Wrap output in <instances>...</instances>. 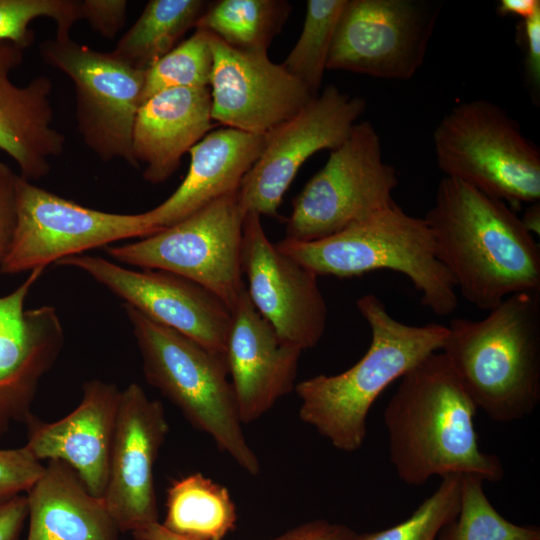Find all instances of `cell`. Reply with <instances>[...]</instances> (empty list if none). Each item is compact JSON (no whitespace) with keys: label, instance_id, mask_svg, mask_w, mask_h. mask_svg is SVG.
<instances>
[{"label":"cell","instance_id":"cell-28","mask_svg":"<svg viewBox=\"0 0 540 540\" xmlns=\"http://www.w3.org/2000/svg\"><path fill=\"white\" fill-rule=\"evenodd\" d=\"M483 483L477 476L462 475L459 512L437 540H540L538 526L517 525L503 517L487 498Z\"/></svg>","mask_w":540,"mask_h":540},{"label":"cell","instance_id":"cell-34","mask_svg":"<svg viewBox=\"0 0 540 540\" xmlns=\"http://www.w3.org/2000/svg\"><path fill=\"white\" fill-rule=\"evenodd\" d=\"M20 178L0 158V264L10 248L16 228Z\"/></svg>","mask_w":540,"mask_h":540},{"label":"cell","instance_id":"cell-21","mask_svg":"<svg viewBox=\"0 0 540 540\" xmlns=\"http://www.w3.org/2000/svg\"><path fill=\"white\" fill-rule=\"evenodd\" d=\"M25 50L15 42L0 41V150L13 159L19 175L31 181L50 172V160L64 151L65 136L52 126L50 78L40 75L25 86L10 78Z\"/></svg>","mask_w":540,"mask_h":540},{"label":"cell","instance_id":"cell-25","mask_svg":"<svg viewBox=\"0 0 540 540\" xmlns=\"http://www.w3.org/2000/svg\"><path fill=\"white\" fill-rule=\"evenodd\" d=\"M237 522L228 489L196 472L172 481L167 489V530L198 540H223Z\"/></svg>","mask_w":540,"mask_h":540},{"label":"cell","instance_id":"cell-40","mask_svg":"<svg viewBox=\"0 0 540 540\" xmlns=\"http://www.w3.org/2000/svg\"><path fill=\"white\" fill-rule=\"evenodd\" d=\"M132 535L137 540H198L175 534L167 530L160 522L152 523Z\"/></svg>","mask_w":540,"mask_h":540},{"label":"cell","instance_id":"cell-35","mask_svg":"<svg viewBox=\"0 0 540 540\" xmlns=\"http://www.w3.org/2000/svg\"><path fill=\"white\" fill-rule=\"evenodd\" d=\"M517 39L524 51V75L534 103L540 95V11L521 20L517 25Z\"/></svg>","mask_w":540,"mask_h":540},{"label":"cell","instance_id":"cell-8","mask_svg":"<svg viewBox=\"0 0 540 540\" xmlns=\"http://www.w3.org/2000/svg\"><path fill=\"white\" fill-rule=\"evenodd\" d=\"M397 185L375 127L357 122L293 200L284 240L312 242L337 234L394 204Z\"/></svg>","mask_w":540,"mask_h":540},{"label":"cell","instance_id":"cell-11","mask_svg":"<svg viewBox=\"0 0 540 540\" xmlns=\"http://www.w3.org/2000/svg\"><path fill=\"white\" fill-rule=\"evenodd\" d=\"M157 231L149 211L118 214L91 209L21 177L16 228L0 272H31L90 249Z\"/></svg>","mask_w":540,"mask_h":540},{"label":"cell","instance_id":"cell-13","mask_svg":"<svg viewBox=\"0 0 540 540\" xmlns=\"http://www.w3.org/2000/svg\"><path fill=\"white\" fill-rule=\"evenodd\" d=\"M365 109V99L329 85L295 116L266 134L260 157L237 191L244 213L278 218L283 196L300 167L316 152L340 146Z\"/></svg>","mask_w":540,"mask_h":540},{"label":"cell","instance_id":"cell-20","mask_svg":"<svg viewBox=\"0 0 540 540\" xmlns=\"http://www.w3.org/2000/svg\"><path fill=\"white\" fill-rule=\"evenodd\" d=\"M121 390L99 379L85 381L79 405L53 422L31 415L25 447L39 461L59 460L79 475L88 491L103 497L109 473Z\"/></svg>","mask_w":540,"mask_h":540},{"label":"cell","instance_id":"cell-12","mask_svg":"<svg viewBox=\"0 0 540 540\" xmlns=\"http://www.w3.org/2000/svg\"><path fill=\"white\" fill-rule=\"evenodd\" d=\"M441 8L431 0H346L327 70L409 80L424 63Z\"/></svg>","mask_w":540,"mask_h":540},{"label":"cell","instance_id":"cell-29","mask_svg":"<svg viewBox=\"0 0 540 540\" xmlns=\"http://www.w3.org/2000/svg\"><path fill=\"white\" fill-rule=\"evenodd\" d=\"M346 0H308L299 39L281 64L314 96L327 70V59Z\"/></svg>","mask_w":540,"mask_h":540},{"label":"cell","instance_id":"cell-15","mask_svg":"<svg viewBox=\"0 0 540 540\" xmlns=\"http://www.w3.org/2000/svg\"><path fill=\"white\" fill-rule=\"evenodd\" d=\"M241 263L253 305L278 336L302 351L316 346L328 317L318 276L267 238L254 211L243 219Z\"/></svg>","mask_w":540,"mask_h":540},{"label":"cell","instance_id":"cell-14","mask_svg":"<svg viewBox=\"0 0 540 540\" xmlns=\"http://www.w3.org/2000/svg\"><path fill=\"white\" fill-rule=\"evenodd\" d=\"M55 264L86 272L125 304L225 356L231 311L201 285L164 270L127 269L100 256L74 255Z\"/></svg>","mask_w":540,"mask_h":540},{"label":"cell","instance_id":"cell-3","mask_svg":"<svg viewBox=\"0 0 540 540\" xmlns=\"http://www.w3.org/2000/svg\"><path fill=\"white\" fill-rule=\"evenodd\" d=\"M371 330L363 357L336 375L299 382V418L342 452H355L365 441L367 417L379 395L432 353L441 351L448 328L438 323L409 325L395 319L374 294L356 302Z\"/></svg>","mask_w":540,"mask_h":540},{"label":"cell","instance_id":"cell-22","mask_svg":"<svg viewBox=\"0 0 540 540\" xmlns=\"http://www.w3.org/2000/svg\"><path fill=\"white\" fill-rule=\"evenodd\" d=\"M213 127L209 87L171 88L144 101L136 115L132 152L143 178L151 184L167 181L185 153Z\"/></svg>","mask_w":540,"mask_h":540},{"label":"cell","instance_id":"cell-30","mask_svg":"<svg viewBox=\"0 0 540 540\" xmlns=\"http://www.w3.org/2000/svg\"><path fill=\"white\" fill-rule=\"evenodd\" d=\"M213 62L209 32L195 28L188 39L146 70L142 103L166 89L209 87Z\"/></svg>","mask_w":540,"mask_h":540},{"label":"cell","instance_id":"cell-19","mask_svg":"<svg viewBox=\"0 0 540 540\" xmlns=\"http://www.w3.org/2000/svg\"><path fill=\"white\" fill-rule=\"evenodd\" d=\"M303 351L283 341L244 288L231 309L225 359L242 424H249L295 389Z\"/></svg>","mask_w":540,"mask_h":540},{"label":"cell","instance_id":"cell-27","mask_svg":"<svg viewBox=\"0 0 540 540\" xmlns=\"http://www.w3.org/2000/svg\"><path fill=\"white\" fill-rule=\"evenodd\" d=\"M291 11L285 0H218L208 5L196 28L243 51H267Z\"/></svg>","mask_w":540,"mask_h":540},{"label":"cell","instance_id":"cell-5","mask_svg":"<svg viewBox=\"0 0 540 540\" xmlns=\"http://www.w3.org/2000/svg\"><path fill=\"white\" fill-rule=\"evenodd\" d=\"M276 246L318 277L351 278L376 270L403 274L424 306L439 316L458 307L453 278L437 255L424 218L407 214L396 202L327 238L282 240Z\"/></svg>","mask_w":540,"mask_h":540},{"label":"cell","instance_id":"cell-23","mask_svg":"<svg viewBox=\"0 0 540 540\" xmlns=\"http://www.w3.org/2000/svg\"><path fill=\"white\" fill-rule=\"evenodd\" d=\"M266 137L233 128L207 133L189 153V170L178 188L149 210L153 225L169 227L214 200L237 191L260 157Z\"/></svg>","mask_w":540,"mask_h":540},{"label":"cell","instance_id":"cell-1","mask_svg":"<svg viewBox=\"0 0 540 540\" xmlns=\"http://www.w3.org/2000/svg\"><path fill=\"white\" fill-rule=\"evenodd\" d=\"M477 406L446 356H427L400 381L384 411L389 457L398 478L419 486L431 477L473 475L498 482L504 468L482 451L474 418Z\"/></svg>","mask_w":540,"mask_h":540},{"label":"cell","instance_id":"cell-17","mask_svg":"<svg viewBox=\"0 0 540 540\" xmlns=\"http://www.w3.org/2000/svg\"><path fill=\"white\" fill-rule=\"evenodd\" d=\"M169 431L159 400L137 383L121 391L109 473L103 495L121 532L159 522L153 470Z\"/></svg>","mask_w":540,"mask_h":540},{"label":"cell","instance_id":"cell-31","mask_svg":"<svg viewBox=\"0 0 540 540\" xmlns=\"http://www.w3.org/2000/svg\"><path fill=\"white\" fill-rule=\"evenodd\" d=\"M462 475L441 478L437 489L401 523L387 529L358 534L357 540H437L460 508Z\"/></svg>","mask_w":540,"mask_h":540},{"label":"cell","instance_id":"cell-39","mask_svg":"<svg viewBox=\"0 0 540 540\" xmlns=\"http://www.w3.org/2000/svg\"><path fill=\"white\" fill-rule=\"evenodd\" d=\"M540 11L539 0H500L496 12L501 16H517L521 20L533 16Z\"/></svg>","mask_w":540,"mask_h":540},{"label":"cell","instance_id":"cell-24","mask_svg":"<svg viewBox=\"0 0 540 540\" xmlns=\"http://www.w3.org/2000/svg\"><path fill=\"white\" fill-rule=\"evenodd\" d=\"M26 493L27 540H119L103 497L92 495L68 464L48 460Z\"/></svg>","mask_w":540,"mask_h":540},{"label":"cell","instance_id":"cell-32","mask_svg":"<svg viewBox=\"0 0 540 540\" xmlns=\"http://www.w3.org/2000/svg\"><path fill=\"white\" fill-rule=\"evenodd\" d=\"M67 13L64 0H0V41L15 42L27 49L34 40L30 24L40 17L59 23Z\"/></svg>","mask_w":540,"mask_h":540},{"label":"cell","instance_id":"cell-18","mask_svg":"<svg viewBox=\"0 0 540 540\" xmlns=\"http://www.w3.org/2000/svg\"><path fill=\"white\" fill-rule=\"evenodd\" d=\"M44 267L32 270L0 297V437L15 422L26 423L42 377L62 351L65 335L55 307L25 309V300Z\"/></svg>","mask_w":540,"mask_h":540},{"label":"cell","instance_id":"cell-26","mask_svg":"<svg viewBox=\"0 0 540 540\" xmlns=\"http://www.w3.org/2000/svg\"><path fill=\"white\" fill-rule=\"evenodd\" d=\"M207 5L203 0H151L111 52L146 71L196 28Z\"/></svg>","mask_w":540,"mask_h":540},{"label":"cell","instance_id":"cell-4","mask_svg":"<svg viewBox=\"0 0 540 540\" xmlns=\"http://www.w3.org/2000/svg\"><path fill=\"white\" fill-rule=\"evenodd\" d=\"M488 312L453 319L441 352L477 408L509 423L540 402V292L511 295Z\"/></svg>","mask_w":540,"mask_h":540},{"label":"cell","instance_id":"cell-2","mask_svg":"<svg viewBox=\"0 0 540 540\" xmlns=\"http://www.w3.org/2000/svg\"><path fill=\"white\" fill-rule=\"evenodd\" d=\"M424 219L469 303L489 311L511 295L540 292V248L505 202L443 177Z\"/></svg>","mask_w":540,"mask_h":540},{"label":"cell","instance_id":"cell-38","mask_svg":"<svg viewBox=\"0 0 540 540\" xmlns=\"http://www.w3.org/2000/svg\"><path fill=\"white\" fill-rule=\"evenodd\" d=\"M28 517L27 498L18 495L0 504V540H19Z\"/></svg>","mask_w":540,"mask_h":540},{"label":"cell","instance_id":"cell-9","mask_svg":"<svg viewBox=\"0 0 540 540\" xmlns=\"http://www.w3.org/2000/svg\"><path fill=\"white\" fill-rule=\"evenodd\" d=\"M237 191L137 242L105 250L120 263L189 279L218 296L231 311L246 288L241 263L245 213Z\"/></svg>","mask_w":540,"mask_h":540},{"label":"cell","instance_id":"cell-33","mask_svg":"<svg viewBox=\"0 0 540 540\" xmlns=\"http://www.w3.org/2000/svg\"><path fill=\"white\" fill-rule=\"evenodd\" d=\"M44 471V465L23 446L0 449V504L26 493Z\"/></svg>","mask_w":540,"mask_h":540},{"label":"cell","instance_id":"cell-6","mask_svg":"<svg viewBox=\"0 0 540 540\" xmlns=\"http://www.w3.org/2000/svg\"><path fill=\"white\" fill-rule=\"evenodd\" d=\"M123 308L142 357L147 382L246 473L259 474L260 462L243 432L225 356L128 304L124 303Z\"/></svg>","mask_w":540,"mask_h":540},{"label":"cell","instance_id":"cell-36","mask_svg":"<svg viewBox=\"0 0 540 540\" xmlns=\"http://www.w3.org/2000/svg\"><path fill=\"white\" fill-rule=\"evenodd\" d=\"M127 6L125 0H83L82 19L101 36L112 39L125 24Z\"/></svg>","mask_w":540,"mask_h":540},{"label":"cell","instance_id":"cell-41","mask_svg":"<svg viewBox=\"0 0 540 540\" xmlns=\"http://www.w3.org/2000/svg\"><path fill=\"white\" fill-rule=\"evenodd\" d=\"M523 227L531 234H540V203L539 201L530 203L520 218Z\"/></svg>","mask_w":540,"mask_h":540},{"label":"cell","instance_id":"cell-37","mask_svg":"<svg viewBox=\"0 0 540 540\" xmlns=\"http://www.w3.org/2000/svg\"><path fill=\"white\" fill-rule=\"evenodd\" d=\"M358 534L350 527L317 519L265 540H357Z\"/></svg>","mask_w":540,"mask_h":540},{"label":"cell","instance_id":"cell-16","mask_svg":"<svg viewBox=\"0 0 540 540\" xmlns=\"http://www.w3.org/2000/svg\"><path fill=\"white\" fill-rule=\"evenodd\" d=\"M212 120L228 128L266 135L295 116L314 96L265 50H237L209 33Z\"/></svg>","mask_w":540,"mask_h":540},{"label":"cell","instance_id":"cell-10","mask_svg":"<svg viewBox=\"0 0 540 540\" xmlns=\"http://www.w3.org/2000/svg\"><path fill=\"white\" fill-rule=\"evenodd\" d=\"M40 54L73 83L77 129L85 145L103 161L119 159L139 168L132 152V133L146 71L70 36L42 42Z\"/></svg>","mask_w":540,"mask_h":540},{"label":"cell","instance_id":"cell-7","mask_svg":"<svg viewBox=\"0 0 540 540\" xmlns=\"http://www.w3.org/2000/svg\"><path fill=\"white\" fill-rule=\"evenodd\" d=\"M433 145L444 177L511 207L539 201V148L501 106L485 99L457 105L436 126Z\"/></svg>","mask_w":540,"mask_h":540}]
</instances>
